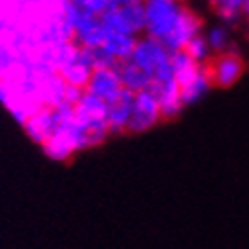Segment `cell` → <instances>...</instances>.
<instances>
[{
  "instance_id": "obj_12",
  "label": "cell",
  "mask_w": 249,
  "mask_h": 249,
  "mask_svg": "<svg viewBox=\"0 0 249 249\" xmlns=\"http://www.w3.org/2000/svg\"><path fill=\"white\" fill-rule=\"evenodd\" d=\"M119 76L123 82V88L131 92V94H139V92H145L151 88V76L145 70H141L137 64L133 61H124V64L119 66Z\"/></svg>"
},
{
  "instance_id": "obj_4",
  "label": "cell",
  "mask_w": 249,
  "mask_h": 249,
  "mask_svg": "<svg viewBox=\"0 0 249 249\" xmlns=\"http://www.w3.org/2000/svg\"><path fill=\"white\" fill-rule=\"evenodd\" d=\"M161 121H163V117H161L160 102L151 90L135 94L127 133H145V131L153 129L155 124L161 123Z\"/></svg>"
},
{
  "instance_id": "obj_2",
  "label": "cell",
  "mask_w": 249,
  "mask_h": 249,
  "mask_svg": "<svg viewBox=\"0 0 249 249\" xmlns=\"http://www.w3.org/2000/svg\"><path fill=\"white\" fill-rule=\"evenodd\" d=\"M131 61L137 64L151 76V80H168L174 78L172 70V51L165 47L161 41L151 39L147 35H141L137 39V45L131 55Z\"/></svg>"
},
{
  "instance_id": "obj_17",
  "label": "cell",
  "mask_w": 249,
  "mask_h": 249,
  "mask_svg": "<svg viewBox=\"0 0 249 249\" xmlns=\"http://www.w3.org/2000/svg\"><path fill=\"white\" fill-rule=\"evenodd\" d=\"M204 37H206V41H209V45H211V49H213L214 55L229 51L231 37H229V33H227L225 27H213V29L206 31Z\"/></svg>"
},
{
  "instance_id": "obj_5",
  "label": "cell",
  "mask_w": 249,
  "mask_h": 249,
  "mask_svg": "<svg viewBox=\"0 0 249 249\" xmlns=\"http://www.w3.org/2000/svg\"><path fill=\"white\" fill-rule=\"evenodd\" d=\"M206 66H209L213 86H219V88H231L233 84H237V82L241 80L243 71H245L243 57L233 49L214 55Z\"/></svg>"
},
{
  "instance_id": "obj_1",
  "label": "cell",
  "mask_w": 249,
  "mask_h": 249,
  "mask_svg": "<svg viewBox=\"0 0 249 249\" xmlns=\"http://www.w3.org/2000/svg\"><path fill=\"white\" fill-rule=\"evenodd\" d=\"M55 2L59 17L71 29V35H74L71 41L82 49H98L107 37L102 18L92 13H86V10H82L71 2H61V0H55Z\"/></svg>"
},
{
  "instance_id": "obj_9",
  "label": "cell",
  "mask_w": 249,
  "mask_h": 249,
  "mask_svg": "<svg viewBox=\"0 0 249 249\" xmlns=\"http://www.w3.org/2000/svg\"><path fill=\"white\" fill-rule=\"evenodd\" d=\"M133 98H135V94L123 90L117 100H112L110 105H107V123H108L110 135L127 133L129 121H131V110H133Z\"/></svg>"
},
{
  "instance_id": "obj_19",
  "label": "cell",
  "mask_w": 249,
  "mask_h": 249,
  "mask_svg": "<svg viewBox=\"0 0 249 249\" xmlns=\"http://www.w3.org/2000/svg\"><path fill=\"white\" fill-rule=\"evenodd\" d=\"M145 2H180V0H145Z\"/></svg>"
},
{
  "instance_id": "obj_13",
  "label": "cell",
  "mask_w": 249,
  "mask_h": 249,
  "mask_svg": "<svg viewBox=\"0 0 249 249\" xmlns=\"http://www.w3.org/2000/svg\"><path fill=\"white\" fill-rule=\"evenodd\" d=\"M74 119L80 123L107 119V102H102L90 92H84V96L74 105Z\"/></svg>"
},
{
  "instance_id": "obj_21",
  "label": "cell",
  "mask_w": 249,
  "mask_h": 249,
  "mask_svg": "<svg viewBox=\"0 0 249 249\" xmlns=\"http://www.w3.org/2000/svg\"><path fill=\"white\" fill-rule=\"evenodd\" d=\"M245 17H247V20H249V0H247V6H245Z\"/></svg>"
},
{
  "instance_id": "obj_15",
  "label": "cell",
  "mask_w": 249,
  "mask_h": 249,
  "mask_svg": "<svg viewBox=\"0 0 249 249\" xmlns=\"http://www.w3.org/2000/svg\"><path fill=\"white\" fill-rule=\"evenodd\" d=\"M211 4L225 23H235L245 13L247 0H211Z\"/></svg>"
},
{
  "instance_id": "obj_20",
  "label": "cell",
  "mask_w": 249,
  "mask_h": 249,
  "mask_svg": "<svg viewBox=\"0 0 249 249\" xmlns=\"http://www.w3.org/2000/svg\"><path fill=\"white\" fill-rule=\"evenodd\" d=\"M25 4H39V2H43V0H23Z\"/></svg>"
},
{
  "instance_id": "obj_10",
  "label": "cell",
  "mask_w": 249,
  "mask_h": 249,
  "mask_svg": "<svg viewBox=\"0 0 249 249\" xmlns=\"http://www.w3.org/2000/svg\"><path fill=\"white\" fill-rule=\"evenodd\" d=\"M178 86H180V92H182L184 105H194V102L200 100L213 86V80H211V74H209V66H200L190 78H186L184 82H180Z\"/></svg>"
},
{
  "instance_id": "obj_3",
  "label": "cell",
  "mask_w": 249,
  "mask_h": 249,
  "mask_svg": "<svg viewBox=\"0 0 249 249\" xmlns=\"http://www.w3.org/2000/svg\"><path fill=\"white\" fill-rule=\"evenodd\" d=\"M182 10V2H145V35L163 43L178 25Z\"/></svg>"
},
{
  "instance_id": "obj_8",
  "label": "cell",
  "mask_w": 249,
  "mask_h": 249,
  "mask_svg": "<svg viewBox=\"0 0 249 249\" xmlns=\"http://www.w3.org/2000/svg\"><path fill=\"white\" fill-rule=\"evenodd\" d=\"M155 98L160 102V108H161V117L163 121H170L176 119L182 112V108L186 107L184 100H182V92L176 78H168V80H155L151 82V88H149Z\"/></svg>"
},
{
  "instance_id": "obj_16",
  "label": "cell",
  "mask_w": 249,
  "mask_h": 249,
  "mask_svg": "<svg viewBox=\"0 0 249 249\" xmlns=\"http://www.w3.org/2000/svg\"><path fill=\"white\" fill-rule=\"evenodd\" d=\"M186 53H188L196 64H200V66H206L209 61L214 57L213 55V49H211V45H209V41H206V37H204V33L202 35H198V37H194L188 45H186Z\"/></svg>"
},
{
  "instance_id": "obj_14",
  "label": "cell",
  "mask_w": 249,
  "mask_h": 249,
  "mask_svg": "<svg viewBox=\"0 0 249 249\" xmlns=\"http://www.w3.org/2000/svg\"><path fill=\"white\" fill-rule=\"evenodd\" d=\"M121 15L124 23L129 25L133 35H145V2H135V4H121Z\"/></svg>"
},
{
  "instance_id": "obj_7",
  "label": "cell",
  "mask_w": 249,
  "mask_h": 249,
  "mask_svg": "<svg viewBox=\"0 0 249 249\" xmlns=\"http://www.w3.org/2000/svg\"><path fill=\"white\" fill-rule=\"evenodd\" d=\"M198 35H202V18L196 15L192 8H188L184 4V10H182V17L178 20V25H176V29L172 31V35L163 41V45L168 47L172 53L174 51H184L186 45Z\"/></svg>"
},
{
  "instance_id": "obj_6",
  "label": "cell",
  "mask_w": 249,
  "mask_h": 249,
  "mask_svg": "<svg viewBox=\"0 0 249 249\" xmlns=\"http://www.w3.org/2000/svg\"><path fill=\"white\" fill-rule=\"evenodd\" d=\"M123 82L119 76V68H96L92 71L90 82L86 86V92L94 94L102 102L110 105L112 100H117L123 92Z\"/></svg>"
},
{
  "instance_id": "obj_18",
  "label": "cell",
  "mask_w": 249,
  "mask_h": 249,
  "mask_svg": "<svg viewBox=\"0 0 249 249\" xmlns=\"http://www.w3.org/2000/svg\"><path fill=\"white\" fill-rule=\"evenodd\" d=\"M135 2H145V0H119V4H135Z\"/></svg>"
},
{
  "instance_id": "obj_11",
  "label": "cell",
  "mask_w": 249,
  "mask_h": 249,
  "mask_svg": "<svg viewBox=\"0 0 249 249\" xmlns=\"http://www.w3.org/2000/svg\"><path fill=\"white\" fill-rule=\"evenodd\" d=\"M137 39L139 37H133V35H119V33H107L105 41H102L100 49L115 61L117 66L129 61L133 51H135V45H137Z\"/></svg>"
}]
</instances>
